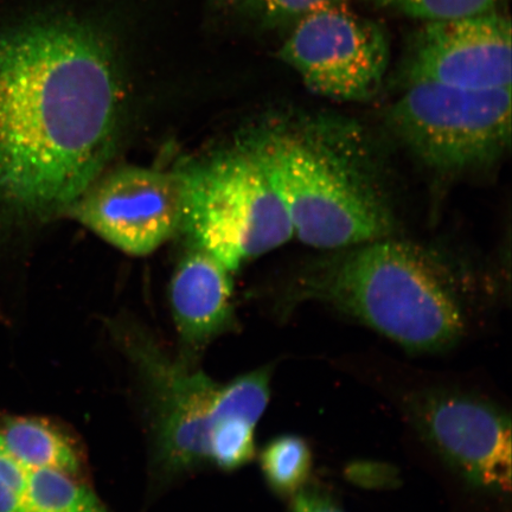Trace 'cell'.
Segmentation results:
<instances>
[{
	"label": "cell",
	"instance_id": "obj_1",
	"mask_svg": "<svg viewBox=\"0 0 512 512\" xmlns=\"http://www.w3.org/2000/svg\"><path fill=\"white\" fill-rule=\"evenodd\" d=\"M121 107L117 62L87 23L40 17L0 30V202L67 211L112 155Z\"/></svg>",
	"mask_w": 512,
	"mask_h": 512
},
{
	"label": "cell",
	"instance_id": "obj_2",
	"mask_svg": "<svg viewBox=\"0 0 512 512\" xmlns=\"http://www.w3.org/2000/svg\"><path fill=\"white\" fill-rule=\"evenodd\" d=\"M285 204L294 236L343 249L389 238L394 217L360 130L330 115H294L243 140Z\"/></svg>",
	"mask_w": 512,
	"mask_h": 512
},
{
	"label": "cell",
	"instance_id": "obj_3",
	"mask_svg": "<svg viewBox=\"0 0 512 512\" xmlns=\"http://www.w3.org/2000/svg\"><path fill=\"white\" fill-rule=\"evenodd\" d=\"M343 249L300 279L294 302L330 305L418 354L445 351L463 337L462 306L418 247L384 238Z\"/></svg>",
	"mask_w": 512,
	"mask_h": 512
},
{
	"label": "cell",
	"instance_id": "obj_4",
	"mask_svg": "<svg viewBox=\"0 0 512 512\" xmlns=\"http://www.w3.org/2000/svg\"><path fill=\"white\" fill-rule=\"evenodd\" d=\"M177 174L183 190L181 228L233 273L294 238L283 200L243 142Z\"/></svg>",
	"mask_w": 512,
	"mask_h": 512
},
{
	"label": "cell",
	"instance_id": "obj_5",
	"mask_svg": "<svg viewBox=\"0 0 512 512\" xmlns=\"http://www.w3.org/2000/svg\"><path fill=\"white\" fill-rule=\"evenodd\" d=\"M389 125L426 165L458 172L496 162L511 140V88L467 89L408 83Z\"/></svg>",
	"mask_w": 512,
	"mask_h": 512
},
{
	"label": "cell",
	"instance_id": "obj_6",
	"mask_svg": "<svg viewBox=\"0 0 512 512\" xmlns=\"http://www.w3.org/2000/svg\"><path fill=\"white\" fill-rule=\"evenodd\" d=\"M118 341L145 389L159 471L176 477L208 462L220 383L196 364L171 356L143 331L120 329Z\"/></svg>",
	"mask_w": 512,
	"mask_h": 512
},
{
	"label": "cell",
	"instance_id": "obj_7",
	"mask_svg": "<svg viewBox=\"0 0 512 512\" xmlns=\"http://www.w3.org/2000/svg\"><path fill=\"white\" fill-rule=\"evenodd\" d=\"M279 57L313 93L363 102L380 91L389 42L379 24L352 14L338 0L299 18Z\"/></svg>",
	"mask_w": 512,
	"mask_h": 512
},
{
	"label": "cell",
	"instance_id": "obj_8",
	"mask_svg": "<svg viewBox=\"0 0 512 512\" xmlns=\"http://www.w3.org/2000/svg\"><path fill=\"white\" fill-rule=\"evenodd\" d=\"M67 213L121 252L149 255L182 226L181 178L126 166L96 178Z\"/></svg>",
	"mask_w": 512,
	"mask_h": 512
},
{
	"label": "cell",
	"instance_id": "obj_9",
	"mask_svg": "<svg viewBox=\"0 0 512 512\" xmlns=\"http://www.w3.org/2000/svg\"><path fill=\"white\" fill-rule=\"evenodd\" d=\"M422 437L473 488L511 490V422L501 408L475 396L431 392L411 403Z\"/></svg>",
	"mask_w": 512,
	"mask_h": 512
},
{
	"label": "cell",
	"instance_id": "obj_10",
	"mask_svg": "<svg viewBox=\"0 0 512 512\" xmlns=\"http://www.w3.org/2000/svg\"><path fill=\"white\" fill-rule=\"evenodd\" d=\"M511 24L494 10L427 22L413 37L408 83L467 89L511 88Z\"/></svg>",
	"mask_w": 512,
	"mask_h": 512
},
{
	"label": "cell",
	"instance_id": "obj_11",
	"mask_svg": "<svg viewBox=\"0 0 512 512\" xmlns=\"http://www.w3.org/2000/svg\"><path fill=\"white\" fill-rule=\"evenodd\" d=\"M233 272L206 249L190 242L171 281L172 317L184 361L198 357L234 324Z\"/></svg>",
	"mask_w": 512,
	"mask_h": 512
},
{
	"label": "cell",
	"instance_id": "obj_12",
	"mask_svg": "<svg viewBox=\"0 0 512 512\" xmlns=\"http://www.w3.org/2000/svg\"><path fill=\"white\" fill-rule=\"evenodd\" d=\"M4 444L25 469H51L81 477L80 447L63 428L48 420L10 418L0 426Z\"/></svg>",
	"mask_w": 512,
	"mask_h": 512
},
{
	"label": "cell",
	"instance_id": "obj_13",
	"mask_svg": "<svg viewBox=\"0 0 512 512\" xmlns=\"http://www.w3.org/2000/svg\"><path fill=\"white\" fill-rule=\"evenodd\" d=\"M22 498L25 512H110L79 477L51 469L29 471Z\"/></svg>",
	"mask_w": 512,
	"mask_h": 512
},
{
	"label": "cell",
	"instance_id": "obj_14",
	"mask_svg": "<svg viewBox=\"0 0 512 512\" xmlns=\"http://www.w3.org/2000/svg\"><path fill=\"white\" fill-rule=\"evenodd\" d=\"M261 469L275 494L293 497L305 488L311 476L309 445L297 435H281L268 444L260 457Z\"/></svg>",
	"mask_w": 512,
	"mask_h": 512
},
{
	"label": "cell",
	"instance_id": "obj_15",
	"mask_svg": "<svg viewBox=\"0 0 512 512\" xmlns=\"http://www.w3.org/2000/svg\"><path fill=\"white\" fill-rule=\"evenodd\" d=\"M255 428L253 422L234 416L217 420L209 434L208 462L226 471L252 462L255 456Z\"/></svg>",
	"mask_w": 512,
	"mask_h": 512
},
{
	"label": "cell",
	"instance_id": "obj_16",
	"mask_svg": "<svg viewBox=\"0 0 512 512\" xmlns=\"http://www.w3.org/2000/svg\"><path fill=\"white\" fill-rule=\"evenodd\" d=\"M370 2L409 17L431 22L484 14L494 10L499 0H370Z\"/></svg>",
	"mask_w": 512,
	"mask_h": 512
},
{
	"label": "cell",
	"instance_id": "obj_17",
	"mask_svg": "<svg viewBox=\"0 0 512 512\" xmlns=\"http://www.w3.org/2000/svg\"><path fill=\"white\" fill-rule=\"evenodd\" d=\"M236 9L264 19L265 22L279 23L299 19L325 4L338 0H224Z\"/></svg>",
	"mask_w": 512,
	"mask_h": 512
},
{
	"label": "cell",
	"instance_id": "obj_18",
	"mask_svg": "<svg viewBox=\"0 0 512 512\" xmlns=\"http://www.w3.org/2000/svg\"><path fill=\"white\" fill-rule=\"evenodd\" d=\"M29 476V470L18 462L12 456L8 447L5 446L2 437H0V480L10 489L23 496L25 485Z\"/></svg>",
	"mask_w": 512,
	"mask_h": 512
},
{
	"label": "cell",
	"instance_id": "obj_19",
	"mask_svg": "<svg viewBox=\"0 0 512 512\" xmlns=\"http://www.w3.org/2000/svg\"><path fill=\"white\" fill-rule=\"evenodd\" d=\"M292 498L290 512H344L330 496L316 489L304 488Z\"/></svg>",
	"mask_w": 512,
	"mask_h": 512
},
{
	"label": "cell",
	"instance_id": "obj_20",
	"mask_svg": "<svg viewBox=\"0 0 512 512\" xmlns=\"http://www.w3.org/2000/svg\"><path fill=\"white\" fill-rule=\"evenodd\" d=\"M0 512H25L23 498L0 480Z\"/></svg>",
	"mask_w": 512,
	"mask_h": 512
}]
</instances>
